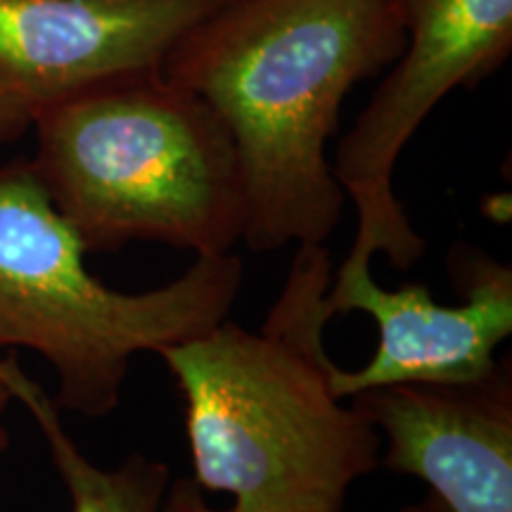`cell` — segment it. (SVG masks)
<instances>
[{
    "instance_id": "cell-1",
    "label": "cell",
    "mask_w": 512,
    "mask_h": 512,
    "mask_svg": "<svg viewBox=\"0 0 512 512\" xmlns=\"http://www.w3.org/2000/svg\"><path fill=\"white\" fill-rule=\"evenodd\" d=\"M406 43L396 0H228L162 64L228 126L247 185L245 245H323L342 219L328 140L358 81Z\"/></svg>"
},
{
    "instance_id": "cell-6",
    "label": "cell",
    "mask_w": 512,
    "mask_h": 512,
    "mask_svg": "<svg viewBox=\"0 0 512 512\" xmlns=\"http://www.w3.org/2000/svg\"><path fill=\"white\" fill-rule=\"evenodd\" d=\"M228 0H0V143L57 102L162 69L176 43Z\"/></svg>"
},
{
    "instance_id": "cell-8",
    "label": "cell",
    "mask_w": 512,
    "mask_h": 512,
    "mask_svg": "<svg viewBox=\"0 0 512 512\" xmlns=\"http://www.w3.org/2000/svg\"><path fill=\"white\" fill-rule=\"evenodd\" d=\"M384 441L380 465L430 486L451 512H512V370L399 382L351 396Z\"/></svg>"
},
{
    "instance_id": "cell-12",
    "label": "cell",
    "mask_w": 512,
    "mask_h": 512,
    "mask_svg": "<svg viewBox=\"0 0 512 512\" xmlns=\"http://www.w3.org/2000/svg\"><path fill=\"white\" fill-rule=\"evenodd\" d=\"M396 512H451V508H448V505L441 501V498H437L434 494H427L425 498H422V501L403 505V508L396 510Z\"/></svg>"
},
{
    "instance_id": "cell-7",
    "label": "cell",
    "mask_w": 512,
    "mask_h": 512,
    "mask_svg": "<svg viewBox=\"0 0 512 512\" xmlns=\"http://www.w3.org/2000/svg\"><path fill=\"white\" fill-rule=\"evenodd\" d=\"M451 268L463 285L458 306L434 302L430 287L411 283L384 290L370 266H339L325 302L332 313L363 311L375 320L380 342L363 368L332 366L339 399L399 382H460L489 375L496 349L512 332V271L477 249H456Z\"/></svg>"
},
{
    "instance_id": "cell-3",
    "label": "cell",
    "mask_w": 512,
    "mask_h": 512,
    "mask_svg": "<svg viewBox=\"0 0 512 512\" xmlns=\"http://www.w3.org/2000/svg\"><path fill=\"white\" fill-rule=\"evenodd\" d=\"M38 178L86 252L164 242L230 254L247 185L228 126L162 69L100 83L36 119Z\"/></svg>"
},
{
    "instance_id": "cell-10",
    "label": "cell",
    "mask_w": 512,
    "mask_h": 512,
    "mask_svg": "<svg viewBox=\"0 0 512 512\" xmlns=\"http://www.w3.org/2000/svg\"><path fill=\"white\" fill-rule=\"evenodd\" d=\"M162 512H242V510L211 508V505L204 501L202 486L197 484L195 479L185 477V479H176L174 484H169L164 503H162Z\"/></svg>"
},
{
    "instance_id": "cell-5",
    "label": "cell",
    "mask_w": 512,
    "mask_h": 512,
    "mask_svg": "<svg viewBox=\"0 0 512 512\" xmlns=\"http://www.w3.org/2000/svg\"><path fill=\"white\" fill-rule=\"evenodd\" d=\"M403 43L392 72L339 140L332 174L358 214L342 266H370L384 254L399 271L425 254L394 195V166L434 107L503 67L512 48V0H396Z\"/></svg>"
},
{
    "instance_id": "cell-11",
    "label": "cell",
    "mask_w": 512,
    "mask_h": 512,
    "mask_svg": "<svg viewBox=\"0 0 512 512\" xmlns=\"http://www.w3.org/2000/svg\"><path fill=\"white\" fill-rule=\"evenodd\" d=\"M12 401L17 399H15V392H12L8 377H5L3 356H0V458H3V453L8 451L10 446V432H8V425H5V413H8Z\"/></svg>"
},
{
    "instance_id": "cell-9",
    "label": "cell",
    "mask_w": 512,
    "mask_h": 512,
    "mask_svg": "<svg viewBox=\"0 0 512 512\" xmlns=\"http://www.w3.org/2000/svg\"><path fill=\"white\" fill-rule=\"evenodd\" d=\"M3 370L15 399L29 408L46 437L50 456L72 501L69 512H162L169 489V465L133 453L114 470H102L83 456L64 430L53 396L17 366L15 354L3 358Z\"/></svg>"
},
{
    "instance_id": "cell-2",
    "label": "cell",
    "mask_w": 512,
    "mask_h": 512,
    "mask_svg": "<svg viewBox=\"0 0 512 512\" xmlns=\"http://www.w3.org/2000/svg\"><path fill=\"white\" fill-rule=\"evenodd\" d=\"M332 275L328 249L297 247L259 332L221 320L157 354L183 396L192 479L242 512H342L380 467V434L332 392Z\"/></svg>"
},
{
    "instance_id": "cell-4",
    "label": "cell",
    "mask_w": 512,
    "mask_h": 512,
    "mask_svg": "<svg viewBox=\"0 0 512 512\" xmlns=\"http://www.w3.org/2000/svg\"><path fill=\"white\" fill-rule=\"evenodd\" d=\"M86 254L31 159L0 166V349L46 358L60 411L105 418L119 406L133 356L226 320L240 297L242 259L197 256L174 283L121 292L88 271Z\"/></svg>"
}]
</instances>
